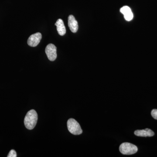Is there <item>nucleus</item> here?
Wrapping results in <instances>:
<instances>
[{"mask_svg": "<svg viewBox=\"0 0 157 157\" xmlns=\"http://www.w3.org/2000/svg\"><path fill=\"white\" fill-rule=\"evenodd\" d=\"M38 121V114L36 110L31 109L27 113L24 119V124L29 130H32L35 128Z\"/></svg>", "mask_w": 157, "mask_h": 157, "instance_id": "1", "label": "nucleus"}, {"mask_svg": "<svg viewBox=\"0 0 157 157\" xmlns=\"http://www.w3.org/2000/svg\"><path fill=\"white\" fill-rule=\"evenodd\" d=\"M67 128L69 132L74 135H81L82 131L80 125L77 121L73 118H70L67 121Z\"/></svg>", "mask_w": 157, "mask_h": 157, "instance_id": "2", "label": "nucleus"}, {"mask_svg": "<svg viewBox=\"0 0 157 157\" xmlns=\"http://www.w3.org/2000/svg\"><path fill=\"white\" fill-rule=\"evenodd\" d=\"M121 153L124 155H132L136 153L138 150L137 147L132 144L124 142L121 144L119 147Z\"/></svg>", "mask_w": 157, "mask_h": 157, "instance_id": "3", "label": "nucleus"}, {"mask_svg": "<svg viewBox=\"0 0 157 157\" xmlns=\"http://www.w3.org/2000/svg\"><path fill=\"white\" fill-rule=\"evenodd\" d=\"M45 52L49 60H55L57 58L56 47L55 45L52 44H48L45 48Z\"/></svg>", "mask_w": 157, "mask_h": 157, "instance_id": "4", "label": "nucleus"}, {"mask_svg": "<svg viewBox=\"0 0 157 157\" xmlns=\"http://www.w3.org/2000/svg\"><path fill=\"white\" fill-rule=\"evenodd\" d=\"M42 38V34L40 33H37L33 34L30 36L28 39V44L31 47H36L40 43Z\"/></svg>", "mask_w": 157, "mask_h": 157, "instance_id": "5", "label": "nucleus"}, {"mask_svg": "<svg viewBox=\"0 0 157 157\" xmlns=\"http://www.w3.org/2000/svg\"><path fill=\"white\" fill-rule=\"evenodd\" d=\"M68 26L72 33H76L78 31V22L73 15H70L68 17Z\"/></svg>", "mask_w": 157, "mask_h": 157, "instance_id": "6", "label": "nucleus"}, {"mask_svg": "<svg viewBox=\"0 0 157 157\" xmlns=\"http://www.w3.org/2000/svg\"><path fill=\"white\" fill-rule=\"evenodd\" d=\"M135 135L139 137H152L155 135L154 132L151 129L146 128L144 130H136Z\"/></svg>", "mask_w": 157, "mask_h": 157, "instance_id": "7", "label": "nucleus"}, {"mask_svg": "<svg viewBox=\"0 0 157 157\" xmlns=\"http://www.w3.org/2000/svg\"><path fill=\"white\" fill-rule=\"evenodd\" d=\"M120 11L124 15L125 19L128 21H130L133 18V14L131 9L128 6H125L121 8Z\"/></svg>", "mask_w": 157, "mask_h": 157, "instance_id": "8", "label": "nucleus"}, {"mask_svg": "<svg viewBox=\"0 0 157 157\" xmlns=\"http://www.w3.org/2000/svg\"><path fill=\"white\" fill-rule=\"evenodd\" d=\"M57 28V31L60 36H63L66 34V29L63 21L61 19H59L55 23Z\"/></svg>", "mask_w": 157, "mask_h": 157, "instance_id": "9", "label": "nucleus"}, {"mask_svg": "<svg viewBox=\"0 0 157 157\" xmlns=\"http://www.w3.org/2000/svg\"><path fill=\"white\" fill-rule=\"evenodd\" d=\"M17 156L16 152L14 150H11L10 151L9 155L7 156L8 157H16Z\"/></svg>", "mask_w": 157, "mask_h": 157, "instance_id": "10", "label": "nucleus"}, {"mask_svg": "<svg viewBox=\"0 0 157 157\" xmlns=\"http://www.w3.org/2000/svg\"><path fill=\"white\" fill-rule=\"evenodd\" d=\"M151 115L155 119L157 120V109H153L151 111Z\"/></svg>", "mask_w": 157, "mask_h": 157, "instance_id": "11", "label": "nucleus"}]
</instances>
